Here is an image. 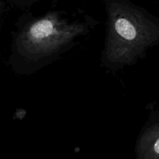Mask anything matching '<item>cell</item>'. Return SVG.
<instances>
[{"label":"cell","instance_id":"1","mask_svg":"<svg viewBox=\"0 0 159 159\" xmlns=\"http://www.w3.org/2000/svg\"><path fill=\"white\" fill-rule=\"evenodd\" d=\"M90 30L87 22L69 20L58 12L26 20L12 40V68L18 74H33L59 58Z\"/></svg>","mask_w":159,"mask_h":159},{"label":"cell","instance_id":"2","mask_svg":"<svg viewBox=\"0 0 159 159\" xmlns=\"http://www.w3.org/2000/svg\"><path fill=\"white\" fill-rule=\"evenodd\" d=\"M107 31L101 65L112 71L131 66L159 45V18L128 0H104Z\"/></svg>","mask_w":159,"mask_h":159},{"label":"cell","instance_id":"3","mask_svg":"<svg viewBox=\"0 0 159 159\" xmlns=\"http://www.w3.org/2000/svg\"><path fill=\"white\" fill-rule=\"evenodd\" d=\"M135 158L159 159V110L150 115L139 134Z\"/></svg>","mask_w":159,"mask_h":159}]
</instances>
